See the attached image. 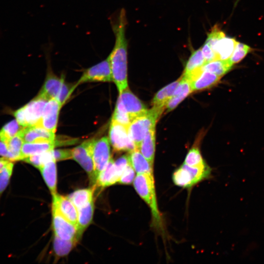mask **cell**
<instances>
[{"instance_id": "1", "label": "cell", "mask_w": 264, "mask_h": 264, "mask_svg": "<svg viewBox=\"0 0 264 264\" xmlns=\"http://www.w3.org/2000/svg\"><path fill=\"white\" fill-rule=\"evenodd\" d=\"M110 23L115 37L114 47L109 55L113 81L120 93L128 87L127 70V40L125 36L127 20L124 8L120 10Z\"/></svg>"}, {"instance_id": "30", "label": "cell", "mask_w": 264, "mask_h": 264, "mask_svg": "<svg viewBox=\"0 0 264 264\" xmlns=\"http://www.w3.org/2000/svg\"><path fill=\"white\" fill-rule=\"evenodd\" d=\"M172 177L174 183L178 186L190 188L194 185L190 174L183 164L174 172Z\"/></svg>"}, {"instance_id": "5", "label": "cell", "mask_w": 264, "mask_h": 264, "mask_svg": "<svg viewBox=\"0 0 264 264\" xmlns=\"http://www.w3.org/2000/svg\"><path fill=\"white\" fill-rule=\"evenodd\" d=\"M109 141L114 151L131 152L136 149L128 131V127L111 121L109 129Z\"/></svg>"}, {"instance_id": "2", "label": "cell", "mask_w": 264, "mask_h": 264, "mask_svg": "<svg viewBox=\"0 0 264 264\" xmlns=\"http://www.w3.org/2000/svg\"><path fill=\"white\" fill-rule=\"evenodd\" d=\"M133 184L137 193L150 207L154 224L159 226L161 220L157 204L154 174H138Z\"/></svg>"}, {"instance_id": "21", "label": "cell", "mask_w": 264, "mask_h": 264, "mask_svg": "<svg viewBox=\"0 0 264 264\" xmlns=\"http://www.w3.org/2000/svg\"><path fill=\"white\" fill-rule=\"evenodd\" d=\"M56 161L51 160L45 164L39 170L51 195L57 194Z\"/></svg>"}, {"instance_id": "35", "label": "cell", "mask_w": 264, "mask_h": 264, "mask_svg": "<svg viewBox=\"0 0 264 264\" xmlns=\"http://www.w3.org/2000/svg\"><path fill=\"white\" fill-rule=\"evenodd\" d=\"M251 50L252 48L248 45L238 42L229 59L233 65L238 63L242 61Z\"/></svg>"}, {"instance_id": "12", "label": "cell", "mask_w": 264, "mask_h": 264, "mask_svg": "<svg viewBox=\"0 0 264 264\" xmlns=\"http://www.w3.org/2000/svg\"><path fill=\"white\" fill-rule=\"evenodd\" d=\"M61 107V105L55 98L48 100L38 125L55 133Z\"/></svg>"}, {"instance_id": "16", "label": "cell", "mask_w": 264, "mask_h": 264, "mask_svg": "<svg viewBox=\"0 0 264 264\" xmlns=\"http://www.w3.org/2000/svg\"><path fill=\"white\" fill-rule=\"evenodd\" d=\"M65 144V142L59 141L58 140L54 141L24 142L22 149L21 160L31 155L51 151L56 146Z\"/></svg>"}, {"instance_id": "7", "label": "cell", "mask_w": 264, "mask_h": 264, "mask_svg": "<svg viewBox=\"0 0 264 264\" xmlns=\"http://www.w3.org/2000/svg\"><path fill=\"white\" fill-rule=\"evenodd\" d=\"M92 157L96 183L99 174L106 167L111 158L110 141L107 137L93 140Z\"/></svg>"}, {"instance_id": "33", "label": "cell", "mask_w": 264, "mask_h": 264, "mask_svg": "<svg viewBox=\"0 0 264 264\" xmlns=\"http://www.w3.org/2000/svg\"><path fill=\"white\" fill-rule=\"evenodd\" d=\"M10 161L0 171V197L9 183L13 173L14 163Z\"/></svg>"}, {"instance_id": "31", "label": "cell", "mask_w": 264, "mask_h": 264, "mask_svg": "<svg viewBox=\"0 0 264 264\" xmlns=\"http://www.w3.org/2000/svg\"><path fill=\"white\" fill-rule=\"evenodd\" d=\"M23 127L17 120H13L5 124L0 130V139L5 143L16 135Z\"/></svg>"}, {"instance_id": "39", "label": "cell", "mask_w": 264, "mask_h": 264, "mask_svg": "<svg viewBox=\"0 0 264 264\" xmlns=\"http://www.w3.org/2000/svg\"><path fill=\"white\" fill-rule=\"evenodd\" d=\"M111 121L115 122L128 127L132 120L127 112L120 110L115 108L112 114Z\"/></svg>"}, {"instance_id": "27", "label": "cell", "mask_w": 264, "mask_h": 264, "mask_svg": "<svg viewBox=\"0 0 264 264\" xmlns=\"http://www.w3.org/2000/svg\"><path fill=\"white\" fill-rule=\"evenodd\" d=\"M233 65L229 59L215 60L205 63L201 67V69L212 72L221 77L232 68Z\"/></svg>"}, {"instance_id": "25", "label": "cell", "mask_w": 264, "mask_h": 264, "mask_svg": "<svg viewBox=\"0 0 264 264\" xmlns=\"http://www.w3.org/2000/svg\"><path fill=\"white\" fill-rule=\"evenodd\" d=\"M95 187L82 189L76 190L67 197L72 202L77 209H79L93 200V195Z\"/></svg>"}, {"instance_id": "20", "label": "cell", "mask_w": 264, "mask_h": 264, "mask_svg": "<svg viewBox=\"0 0 264 264\" xmlns=\"http://www.w3.org/2000/svg\"><path fill=\"white\" fill-rule=\"evenodd\" d=\"M238 42L235 38L226 36L220 39L212 48L217 59H228L232 55Z\"/></svg>"}, {"instance_id": "23", "label": "cell", "mask_w": 264, "mask_h": 264, "mask_svg": "<svg viewBox=\"0 0 264 264\" xmlns=\"http://www.w3.org/2000/svg\"><path fill=\"white\" fill-rule=\"evenodd\" d=\"M155 141V128H154L147 133L138 148L142 155L152 164L154 161Z\"/></svg>"}, {"instance_id": "17", "label": "cell", "mask_w": 264, "mask_h": 264, "mask_svg": "<svg viewBox=\"0 0 264 264\" xmlns=\"http://www.w3.org/2000/svg\"><path fill=\"white\" fill-rule=\"evenodd\" d=\"M121 175L116 168L114 161L111 158L106 167L99 174L94 186L105 188L118 182Z\"/></svg>"}, {"instance_id": "32", "label": "cell", "mask_w": 264, "mask_h": 264, "mask_svg": "<svg viewBox=\"0 0 264 264\" xmlns=\"http://www.w3.org/2000/svg\"><path fill=\"white\" fill-rule=\"evenodd\" d=\"M55 160L52 150L40 154L29 156L23 161L28 163L39 170L48 162Z\"/></svg>"}, {"instance_id": "29", "label": "cell", "mask_w": 264, "mask_h": 264, "mask_svg": "<svg viewBox=\"0 0 264 264\" xmlns=\"http://www.w3.org/2000/svg\"><path fill=\"white\" fill-rule=\"evenodd\" d=\"M78 241V240H63L54 235L53 249L55 254L58 257H64L67 255Z\"/></svg>"}, {"instance_id": "6", "label": "cell", "mask_w": 264, "mask_h": 264, "mask_svg": "<svg viewBox=\"0 0 264 264\" xmlns=\"http://www.w3.org/2000/svg\"><path fill=\"white\" fill-rule=\"evenodd\" d=\"M93 140H88L72 149V159L77 161L87 172L92 186L95 184L92 157Z\"/></svg>"}, {"instance_id": "18", "label": "cell", "mask_w": 264, "mask_h": 264, "mask_svg": "<svg viewBox=\"0 0 264 264\" xmlns=\"http://www.w3.org/2000/svg\"><path fill=\"white\" fill-rule=\"evenodd\" d=\"M193 92L190 81L182 76L172 97L167 102L165 109L170 111L175 109L190 93Z\"/></svg>"}, {"instance_id": "36", "label": "cell", "mask_w": 264, "mask_h": 264, "mask_svg": "<svg viewBox=\"0 0 264 264\" xmlns=\"http://www.w3.org/2000/svg\"><path fill=\"white\" fill-rule=\"evenodd\" d=\"M78 84H68L64 83L60 90L55 98L62 107L68 99L74 89L77 86Z\"/></svg>"}, {"instance_id": "24", "label": "cell", "mask_w": 264, "mask_h": 264, "mask_svg": "<svg viewBox=\"0 0 264 264\" xmlns=\"http://www.w3.org/2000/svg\"><path fill=\"white\" fill-rule=\"evenodd\" d=\"M179 81L180 78L159 90L153 99V106L165 109L167 102L173 96Z\"/></svg>"}, {"instance_id": "34", "label": "cell", "mask_w": 264, "mask_h": 264, "mask_svg": "<svg viewBox=\"0 0 264 264\" xmlns=\"http://www.w3.org/2000/svg\"><path fill=\"white\" fill-rule=\"evenodd\" d=\"M184 163L190 166H198L206 164L203 159L197 146L193 147L189 151Z\"/></svg>"}, {"instance_id": "8", "label": "cell", "mask_w": 264, "mask_h": 264, "mask_svg": "<svg viewBox=\"0 0 264 264\" xmlns=\"http://www.w3.org/2000/svg\"><path fill=\"white\" fill-rule=\"evenodd\" d=\"M52 226L54 235L65 240H79L77 226L67 220L52 204Z\"/></svg>"}, {"instance_id": "3", "label": "cell", "mask_w": 264, "mask_h": 264, "mask_svg": "<svg viewBox=\"0 0 264 264\" xmlns=\"http://www.w3.org/2000/svg\"><path fill=\"white\" fill-rule=\"evenodd\" d=\"M164 109L153 106L143 115L134 118L128 126L130 136L136 149L147 133L155 128L156 122Z\"/></svg>"}, {"instance_id": "19", "label": "cell", "mask_w": 264, "mask_h": 264, "mask_svg": "<svg viewBox=\"0 0 264 264\" xmlns=\"http://www.w3.org/2000/svg\"><path fill=\"white\" fill-rule=\"evenodd\" d=\"M129 157L130 163L137 174H154L153 164L147 160L138 149L130 152Z\"/></svg>"}, {"instance_id": "15", "label": "cell", "mask_w": 264, "mask_h": 264, "mask_svg": "<svg viewBox=\"0 0 264 264\" xmlns=\"http://www.w3.org/2000/svg\"><path fill=\"white\" fill-rule=\"evenodd\" d=\"M52 204L64 217L77 226L78 209L67 197L57 193L53 195Z\"/></svg>"}, {"instance_id": "9", "label": "cell", "mask_w": 264, "mask_h": 264, "mask_svg": "<svg viewBox=\"0 0 264 264\" xmlns=\"http://www.w3.org/2000/svg\"><path fill=\"white\" fill-rule=\"evenodd\" d=\"M113 81L110 60L108 57L101 62L87 69L77 84L88 82Z\"/></svg>"}, {"instance_id": "37", "label": "cell", "mask_w": 264, "mask_h": 264, "mask_svg": "<svg viewBox=\"0 0 264 264\" xmlns=\"http://www.w3.org/2000/svg\"><path fill=\"white\" fill-rule=\"evenodd\" d=\"M225 36V34L219 27L215 25L211 31L208 34L205 43L213 48L216 43L220 39Z\"/></svg>"}, {"instance_id": "14", "label": "cell", "mask_w": 264, "mask_h": 264, "mask_svg": "<svg viewBox=\"0 0 264 264\" xmlns=\"http://www.w3.org/2000/svg\"><path fill=\"white\" fill-rule=\"evenodd\" d=\"M64 82V76L55 75L48 66L45 82L38 95L47 100L56 98Z\"/></svg>"}, {"instance_id": "40", "label": "cell", "mask_w": 264, "mask_h": 264, "mask_svg": "<svg viewBox=\"0 0 264 264\" xmlns=\"http://www.w3.org/2000/svg\"><path fill=\"white\" fill-rule=\"evenodd\" d=\"M52 152L56 161L72 158V149H53Z\"/></svg>"}, {"instance_id": "4", "label": "cell", "mask_w": 264, "mask_h": 264, "mask_svg": "<svg viewBox=\"0 0 264 264\" xmlns=\"http://www.w3.org/2000/svg\"><path fill=\"white\" fill-rule=\"evenodd\" d=\"M47 101L37 95L14 113L16 119L20 125L23 127L38 125Z\"/></svg>"}, {"instance_id": "42", "label": "cell", "mask_w": 264, "mask_h": 264, "mask_svg": "<svg viewBox=\"0 0 264 264\" xmlns=\"http://www.w3.org/2000/svg\"><path fill=\"white\" fill-rule=\"evenodd\" d=\"M9 151L6 143L0 139V156L8 159Z\"/></svg>"}, {"instance_id": "41", "label": "cell", "mask_w": 264, "mask_h": 264, "mask_svg": "<svg viewBox=\"0 0 264 264\" xmlns=\"http://www.w3.org/2000/svg\"><path fill=\"white\" fill-rule=\"evenodd\" d=\"M201 49L206 61V63L215 60H218L214 50L207 43L205 42L204 44L201 47Z\"/></svg>"}, {"instance_id": "28", "label": "cell", "mask_w": 264, "mask_h": 264, "mask_svg": "<svg viewBox=\"0 0 264 264\" xmlns=\"http://www.w3.org/2000/svg\"><path fill=\"white\" fill-rule=\"evenodd\" d=\"M24 141L18 133L7 143L9 154L8 159L11 161L21 160V152Z\"/></svg>"}, {"instance_id": "13", "label": "cell", "mask_w": 264, "mask_h": 264, "mask_svg": "<svg viewBox=\"0 0 264 264\" xmlns=\"http://www.w3.org/2000/svg\"><path fill=\"white\" fill-rule=\"evenodd\" d=\"M18 134L24 142L54 141L56 140L54 132L39 125L23 127Z\"/></svg>"}, {"instance_id": "38", "label": "cell", "mask_w": 264, "mask_h": 264, "mask_svg": "<svg viewBox=\"0 0 264 264\" xmlns=\"http://www.w3.org/2000/svg\"><path fill=\"white\" fill-rule=\"evenodd\" d=\"M135 171L130 163L121 176L118 183L122 184H130L133 182L135 177Z\"/></svg>"}, {"instance_id": "22", "label": "cell", "mask_w": 264, "mask_h": 264, "mask_svg": "<svg viewBox=\"0 0 264 264\" xmlns=\"http://www.w3.org/2000/svg\"><path fill=\"white\" fill-rule=\"evenodd\" d=\"M77 233L80 238L84 230L91 223L94 212V202L92 200L85 206L78 209Z\"/></svg>"}, {"instance_id": "10", "label": "cell", "mask_w": 264, "mask_h": 264, "mask_svg": "<svg viewBox=\"0 0 264 264\" xmlns=\"http://www.w3.org/2000/svg\"><path fill=\"white\" fill-rule=\"evenodd\" d=\"M118 98L132 121L148 110L146 106L128 87L119 93Z\"/></svg>"}, {"instance_id": "26", "label": "cell", "mask_w": 264, "mask_h": 264, "mask_svg": "<svg viewBox=\"0 0 264 264\" xmlns=\"http://www.w3.org/2000/svg\"><path fill=\"white\" fill-rule=\"evenodd\" d=\"M205 63L206 61L201 48L193 51L186 64L182 76L185 77H188L200 69Z\"/></svg>"}, {"instance_id": "43", "label": "cell", "mask_w": 264, "mask_h": 264, "mask_svg": "<svg viewBox=\"0 0 264 264\" xmlns=\"http://www.w3.org/2000/svg\"><path fill=\"white\" fill-rule=\"evenodd\" d=\"M10 161H11L9 160L5 157H2L0 158V171L4 166V165Z\"/></svg>"}, {"instance_id": "11", "label": "cell", "mask_w": 264, "mask_h": 264, "mask_svg": "<svg viewBox=\"0 0 264 264\" xmlns=\"http://www.w3.org/2000/svg\"><path fill=\"white\" fill-rule=\"evenodd\" d=\"M185 78L190 81L193 91L209 88L216 85L220 79L215 73L202 70L201 67Z\"/></svg>"}]
</instances>
